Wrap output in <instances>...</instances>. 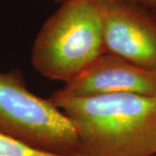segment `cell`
<instances>
[{
  "instance_id": "1",
  "label": "cell",
  "mask_w": 156,
  "mask_h": 156,
  "mask_svg": "<svg viewBox=\"0 0 156 156\" xmlns=\"http://www.w3.org/2000/svg\"><path fill=\"white\" fill-rule=\"evenodd\" d=\"M49 100L74 124L82 156L156 154V95L52 94Z\"/></svg>"
},
{
  "instance_id": "2",
  "label": "cell",
  "mask_w": 156,
  "mask_h": 156,
  "mask_svg": "<svg viewBox=\"0 0 156 156\" xmlns=\"http://www.w3.org/2000/svg\"><path fill=\"white\" fill-rule=\"evenodd\" d=\"M61 5L39 30L31 63L43 76L68 83L106 51L97 4L77 0Z\"/></svg>"
},
{
  "instance_id": "3",
  "label": "cell",
  "mask_w": 156,
  "mask_h": 156,
  "mask_svg": "<svg viewBox=\"0 0 156 156\" xmlns=\"http://www.w3.org/2000/svg\"><path fill=\"white\" fill-rule=\"evenodd\" d=\"M0 133L45 152L81 154L72 122L49 99L29 91L18 70L0 73Z\"/></svg>"
},
{
  "instance_id": "4",
  "label": "cell",
  "mask_w": 156,
  "mask_h": 156,
  "mask_svg": "<svg viewBox=\"0 0 156 156\" xmlns=\"http://www.w3.org/2000/svg\"><path fill=\"white\" fill-rule=\"evenodd\" d=\"M95 3L100 11L107 54L140 67L156 69L155 13L124 0Z\"/></svg>"
},
{
  "instance_id": "5",
  "label": "cell",
  "mask_w": 156,
  "mask_h": 156,
  "mask_svg": "<svg viewBox=\"0 0 156 156\" xmlns=\"http://www.w3.org/2000/svg\"><path fill=\"white\" fill-rule=\"evenodd\" d=\"M114 93L156 95V69L140 67L106 53L53 95L86 97Z\"/></svg>"
},
{
  "instance_id": "6",
  "label": "cell",
  "mask_w": 156,
  "mask_h": 156,
  "mask_svg": "<svg viewBox=\"0 0 156 156\" xmlns=\"http://www.w3.org/2000/svg\"><path fill=\"white\" fill-rule=\"evenodd\" d=\"M0 156H82L62 155L40 150L19 140L0 133Z\"/></svg>"
},
{
  "instance_id": "7",
  "label": "cell",
  "mask_w": 156,
  "mask_h": 156,
  "mask_svg": "<svg viewBox=\"0 0 156 156\" xmlns=\"http://www.w3.org/2000/svg\"><path fill=\"white\" fill-rule=\"evenodd\" d=\"M46 1H51V2L63 4L66 2H69V1H77V0H46ZM86 1L98 2V1H102V0H86ZM124 1H129V2H133V3L145 6L147 9H149L150 11L154 12L156 14V0H124Z\"/></svg>"
},
{
  "instance_id": "8",
  "label": "cell",
  "mask_w": 156,
  "mask_h": 156,
  "mask_svg": "<svg viewBox=\"0 0 156 156\" xmlns=\"http://www.w3.org/2000/svg\"><path fill=\"white\" fill-rule=\"evenodd\" d=\"M154 156H156V154H154Z\"/></svg>"
}]
</instances>
